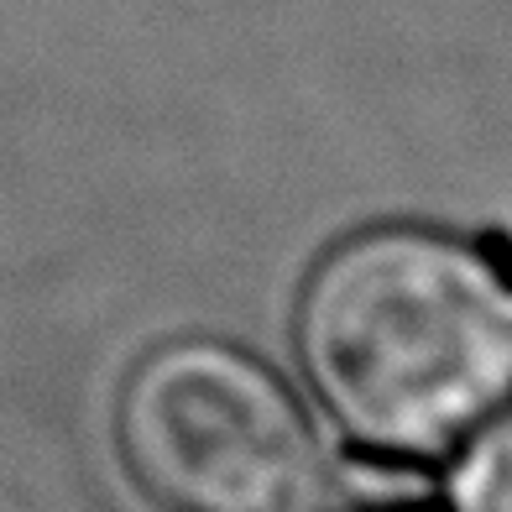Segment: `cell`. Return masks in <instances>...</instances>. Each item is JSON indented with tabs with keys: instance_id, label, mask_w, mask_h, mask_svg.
Here are the masks:
<instances>
[{
	"instance_id": "1",
	"label": "cell",
	"mask_w": 512,
	"mask_h": 512,
	"mask_svg": "<svg viewBox=\"0 0 512 512\" xmlns=\"http://www.w3.org/2000/svg\"><path fill=\"white\" fill-rule=\"evenodd\" d=\"M298 356L366 450L445 455L512 398V293L450 236L361 230L304 283Z\"/></svg>"
},
{
	"instance_id": "2",
	"label": "cell",
	"mask_w": 512,
	"mask_h": 512,
	"mask_svg": "<svg viewBox=\"0 0 512 512\" xmlns=\"http://www.w3.org/2000/svg\"><path fill=\"white\" fill-rule=\"evenodd\" d=\"M115 450L152 512H319V445L304 408L215 340L162 345L126 377Z\"/></svg>"
},
{
	"instance_id": "3",
	"label": "cell",
	"mask_w": 512,
	"mask_h": 512,
	"mask_svg": "<svg viewBox=\"0 0 512 512\" xmlns=\"http://www.w3.org/2000/svg\"><path fill=\"white\" fill-rule=\"evenodd\" d=\"M460 507L465 512H512V418L465 465Z\"/></svg>"
}]
</instances>
